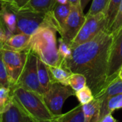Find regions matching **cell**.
I'll return each instance as SVG.
<instances>
[{"label": "cell", "instance_id": "34", "mask_svg": "<svg viewBox=\"0 0 122 122\" xmlns=\"http://www.w3.org/2000/svg\"><path fill=\"white\" fill-rule=\"evenodd\" d=\"M68 1L71 5H74V6L80 5V0H68Z\"/></svg>", "mask_w": 122, "mask_h": 122}, {"label": "cell", "instance_id": "6", "mask_svg": "<svg viewBox=\"0 0 122 122\" xmlns=\"http://www.w3.org/2000/svg\"><path fill=\"white\" fill-rule=\"evenodd\" d=\"M28 51H14L2 48V58L4 62L11 89L14 87L22 73L27 58Z\"/></svg>", "mask_w": 122, "mask_h": 122}, {"label": "cell", "instance_id": "11", "mask_svg": "<svg viewBox=\"0 0 122 122\" xmlns=\"http://www.w3.org/2000/svg\"><path fill=\"white\" fill-rule=\"evenodd\" d=\"M1 117L2 122H35L19 108L12 97Z\"/></svg>", "mask_w": 122, "mask_h": 122}, {"label": "cell", "instance_id": "36", "mask_svg": "<svg viewBox=\"0 0 122 122\" xmlns=\"http://www.w3.org/2000/svg\"><path fill=\"white\" fill-rule=\"evenodd\" d=\"M9 3H10V4H11V5H12V4H14V1H15V0H9Z\"/></svg>", "mask_w": 122, "mask_h": 122}, {"label": "cell", "instance_id": "32", "mask_svg": "<svg viewBox=\"0 0 122 122\" xmlns=\"http://www.w3.org/2000/svg\"><path fill=\"white\" fill-rule=\"evenodd\" d=\"M99 122H117V120L113 117L112 114H107L100 119Z\"/></svg>", "mask_w": 122, "mask_h": 122}, {"label": "cell", "instance_id": "3", "mask_svg": "<svg viewBox=\"0 0 122 122\" xmlns=\"http://www.w3.org/2000/svg\"><path fill=\"white\" fill-rule=\"evenodd\" d=\"M11 92L16 104L34 122H50L54 118L46 107L42 95L19 86L11 88Z\"/></svg>", "mask_w": 122, "mask_h": 122}, {"label": "cell", "instance_id": "21", "mask_svg": "<svg viewBox=\"0 0 122 122\" xmlns=\"http://www.w3.org/2000/svg\"><path fill=\"white\" fill-rule=\"evenodd\" d=\"M53 82H60L67 85V80L71 75V72L62 66H48Z\"/></svg>", "mask_w": 122, "mask_h": 122}, {"label": "cell", "instance_id": "19", "mask_svg": "<svg viewBox=\"0 0 122 122\" xmlns=\"http://www.w3.org/2000/svg\"><path fill=\"white\" fill-rule=\"evenodd\" d=\"M122 108V93L118 94L102 102L101 119L107 114H112L117 109Z\"/></svg>", "mask_w": 122, "mask_h": 122}, {"label": "cell", "instance_id": "23", "mask_svg": "<svg viewBox=\"0 0 122 122\" xmlns=\"http://www.w3.org/2000/svg\"><path fill=\"white\" fill-rule=\"evenodd\" d=\"M75 96L76 97L80 104L82 105L89 103L94 99L93 92L88 86H86L83 89L76 92Z\"/></svg>", "mask_w": 122, "mask_h": 122}, {"label": "cell", "instance_id": "25", "mask_svg": "<svg viewBox=\"0 0 122 122\" xmlns=\"http://www.w3.org/2000/svg\"><path fill=\"white\" fill-rule=\"evenodd\" d=\"M3 20L7 29L11 32H15L16 30V14L4 11L2 14Z\"/></svg>", "mask_w": 122, "mask_h": 122}, {"label": "cell", "instance_id": "39", "mask_svg": "<svg viewBox=\"0 0 122 122\" xmlns=\"http://www.w3.org/2000/svg\"><path fill=\"white\" fill-rule=\"evenodd\" d=\"M0 122H1V114H0Z\"/></svg>", "mask_w": 122, "mask_h": 122}, {"label": "cell", "instance_id": "33", "mask_svg": "<svg viewBox=\"0 0 122 122\" xmlns=\"http://www.w3.org/2000/svg\"><path fill=\"white\" fill-rule=\"evenodd\" d=\"M90 1L91 0H80V6L83 11H84V9H86L87 4L90 2Z\"/></svg>", "mask_w": 122, "mask_h": 122}, {"label": "cell", "instance_id": "12", "mask_svg": "<svg viewBox=\"0 0 122 122\" xmlns=\"http://www.w3.org/2000/svg\"><path fill=\"white\" fill-rule=\"evenodd\" d=\"M71 4L69 3L66 4H58L54 8L49 11L51 19L53 23L54 28L61 34L64 27L65 26L67 17L70 13Z\"/></svg>", "mask_w": 122, "mask_h": 122}, {"label": "cell", "instance_id": "15", "mask_svg": "<svg viewBox=\"0 0 122 122\" xmlns=\"http://www.w3.org/2000/svg\"><path fill=\"white\" fill-rule=\"evenodd\" d=\"M55 2V0H29L24 6L17 10H28L46 14L52 9Z\"/></svg>", "mask_w": 122, "mask_h": 122}, {"label": "cell", "instance_id": "8", "mask_svg": "<svg viewBox=\"0 0 122 122\" xmlns=\"http://www.w3.org/2000/svg\"><path fill=\"white\" fill-rule=\"evenodd\" d=\"M16 31L31 36L41 26H49L46 14L28 10H16Z\"/></svg>", "mask_w": 122, "mask_h": 122}, {"label": "cell", "instance_id": "14", "mask_svg": "<svg viewBox=\"0 0 122 122\" xmlns=\"http://www.w3.org/2000/svg\"><path fill=\"white\" fill-rule=\"evenodd\" d=\"M30 36H31L24 34L23 33L14 34L6 40L3 48L18 51L27 49Z\"/></svg>", "mask_w": 122, "mask_h": 122}, {"label": "cell", "instance_id": "2", "mask_svg": "<svg viewBox=\"0 0 122 122\" xmlns=\"http://www.w3.org/2000/svg\"><path fill=\"white\" fill-rule=\"evenodd\" d=\"M56 31L51 26L40 27L30 36L27 48L49 66H61L63 62L56 45Z\"/></svg>", "mask_w": 122, "mask_h": 122}, {"label": "cell", "instance_id": "26", "mask_svg": "<svg viewBox=\"0 0 122 122\" xmlns=\"http://www.w3.org/2000/svg\"><path fill=\"white\" fill-rule=\"evenodd\" d=\"M0 86L11 89L6 69L2 58V48L0 49Z\"/></svg>", "mask_w": 122, "mask_h": 122}, {"label": "cell", "instance_id": "9", "mask_svg": "<svg viewBox=\"0 0 122 122\" xmlns=\"http://www.w3.org/2000/svg\"><path fill=\"white\" fill-rule=\"evenodd\" d=\"M105 87L119 76L122 68V26L112 33Z\"/></svg>", "mask_w": 122, "mask_h": 122}, {"label": "cell", "instance_id": "17", "mask_svg": "<svg viewBox=\"0 0 122 122\" xmlns=\"http://www.w3.org/2000/svg\"><path fill=\"white\" fill-rule=\"evenodd\" d=\"M37 74L40 86L44 92H46L53 83L48 66L37 56Z\"/></svg>", "mask_w": 122, "mask_h": 122}, {"label": "cell", "instance_id": "16", "mask_svg": "<svg viewBox=\"0 0 122 122\" xmlns=\"http://www.w3.org/2000/svg\"><path fill=\"white\" fill-rule=\"evenodd\" d=\"M122 93V79L119 76L109 83L102 92L94 96V98L99 99L102 102L107 99Z\"/></svg>", "mask_w": 122, "mask_h": 122}, {"label": "cell", "instance_id": "18", "mask_svg": "<svg viewBox=\"0 0 122 122\" xmlns=\"http://www.w3.org/2000/svg\"><path fill=\"white\" fill-rule=\"evenodd\" d=\"M50 122H84L82 104H79L71 111L54 117Z\"/></svg>", "mask_w": 122, "mask_h": 122}, {"label": "cell", "instance_id": "41", "mask_svg": "<svg viewBox=\"0 0 122 122\" xmlns=\"http://www.w3.org/2000/svg\"><path fill=\"white\" fill-rule=\"evenodd\" d=\"M0 16H1V14H0Z\"/></svg>", "mask_w": 122, "mask_h": 122}, {"label": "cell", "instance_id": "10", "mask_svg": "<svg viewBox=\"0 0 122 122\" xmlns=\"http://www.w3.org/2000/svg\"><path fill=\"white\" fill-rule=\"evenodd\" d=\"M86 19L81 6L71 5L70 13L67 17L65 26L61 33V38L68 44H71Z\"/></svg>", "mask_w": 122, "mask_h": 122}, {"label": "cell", "instance_id": "5", "mask_svg": "<svg viewBox=\"0 0 122 122\" xmlns=\"http://www.w3.org/2000/svg\"><path fill=\"white\" fill-rule=\"evenodd\" d=\"M15 86L22 87L26 90L43 95L44 92L40 86L37 74V55L28 49L27 58L24 68Z\"/></svg>", "mask_w": 122, "mask_h": 122}, {"label": "cell", "instance_id": "40", "mask_svg": "<svg viewBox=\"0 0 122 122\" xmlns=\"http://www.w3.org/2000/svg\"></svg>", "mask_w": 122, "mask_h": 122}, {"label": "cell", "instance_id": "29", "mask_svg": "<svg viewBox=\"0 0 122 122\" xmlns=\"http://www.w3.org/2000/svg\"><path fill=\"white\" fill-rule=\"evenodd\" d=\"M122 26V1L121 2V4L119 6V11L118 13L117 14V16L113 22V24H112L110 29H109V32L110 33H113L115 31H117V29H119L120 27Z\"/></svg>", "mask_w": 122, "mask_h": 122}, {"label": "cell", "instance_id": "13", "mask_svg": "<svg viewBox=\"0 0 122 122\" xmlns=\"http://www.w3.org/2000/svg\"><path fill=\"white\" fill-rule=\"evenodd\" d=\"M82 106L84 122H99L102 107V101L100 99L94 98L89 103Z\"/></svg>", "mask_w": 122, "mask_h": 122}, {"label": "cell", "instance_id": "24", "mask_svg": "<svg viewBox=\"0 0 122 122\" xmlns=\"http://www.w3.org/2000/svg\"><path fill=\"white\" fill-rule=\"evenodd\" d=\"M109 0H92L88 15H94L100 12H104Z\"/></svg>", "mask_w": 122, "mask_h": 122}, {"label": "cell", "instance_id": "27", "mask_svg": "<svg viewBox=\"0 0 122 122\" xmlns=\"http://www.w3.org/2000/svg\"><path fill=\"white\" fill-rule=\"evenodd\" d=\"M11 97V89L0 86V114L3 113L6 107L10 102Z\"/></svg>", "mask_w": 122, "mask_h": 122}, {"label": "cell", "instance_id": "4", "mask_svg": "<svg viewBox=\"0 0 122 122\" xmlns=\"http://www.w3.org/2000/svg\"><path fill=\"white\" fill-rule=\"evenodd\" d=\"M75 91L69 85L54 81L48 91L42 95L43 100L54 117L61 115L65 101L75 96Z\"/></svg>", "mask_w": 122, "mask_h": 122}, {"label": "cell", "instance_id": "7", "mask_svg": "<svg viewBox=\"0 0 122 122\" xmlns=\"http://www.w3.org/2000/svg\"><path fill=\"white\" fill-rule=\"evenodd\" d=\"M85 16L86 19L82 27L70 44L71 49L90 41L101 30L106 29L104 12H100L94 15L86 14Z\"/></svg>", "mask_w": 122, "mask_h": 122}, {"label": "cell", "instance_id": "22", "mask_svg": "<svg viewBox=\"0 0 122 122\" xmlns=\"http://www.w3.org/2000/svg\"><path fill=\"white\" fill-rule=\"evenodd\" d=\"M67 85L76 92L86 86V79L83 74L72 73L67 80Z\"/></svg>", "mask_w": 122, "mask_h": 122}, {"label": "cell", "instance_id": "38", "mask_svg": "<svg viewBox=\"0 0 122 122\" xmlns=\"http://www.w3.org/2000/svg\"><path fill=\"white\" fill-rule=\"evenodd\" d=\"M2 1H9V0H2Z\"/></svg>", "mask_w": 122, "mask_h": 122}, {"label": "cell", "instance_id": "37", "mask_svg": "<svg viewBox=\"0 0 122 122\" xmlns=\"http://www.w3.org/2000/svg\"><path fill=\"white\" fill-rule=\"evenodd\" d=\"M119 76L122 79V69H121V71H120V73H119Z\"/></svg>", "mask_w": 122, "mask_h": 122}, {"label": "cell", "instance_id": "20", "mask_svg": "<svg viewBox=\"0 0 122 122\" xmlns=\"http://www.w3.org/2000/svg\"><path fill=\"white\" fill-rule=\"evenodd\" d=\"M122 1V0H109L107 9L104 12L105 16V27L108 31H109V29L117 16Z\"/></svg>", "mask_w": 122, "mask_h": 122}, {"label": "cell", "instance_id": "31", "mask_svg": "<svg viewBox=\"0 0 122 122\" xmlns=\"http://www.w3.org/2000/svg\"><path fill=\"white\" fill-rule=\"evenodd\" d=\"M29 1V0H15L14 4L11 6L15 8V10H17L19 8H21L23 6H24Z\"/></svg>", "mask_w": 122, "mask_h": 122}, {"label": "cell", "instance_id": "28", "mask_svg": "<svg viewBox=\"0 0 122 122\" xmlns=\"http://www.w3.org/2000/svg\"><path fill=\"white\" fill-rule=\"evenodd\" d=\"M59 54L61 58L64 60L68 59L71 57L72 54V49L69 44H68L62 38L59 40V47H58Z\"/></svg>", "mask_w": 122, "mask_h": 122}, {"label": "cell", "instance_id": "1", "mask_svg": "<svg viewBox=\"0 0 122 122\" xmlns=\"http://www.w3.org/2000/svg\"><path fill=\"white\" fill-rule=\"evenodd\" d=\"M112 39V33L101 30L90 41L72 49L71 57L61 66L71 73L83 74L94 96L105 88Z\"/></svg>", "mask_w": 122, "mask_h": 122}, {"label": "cell", "instance_id": "30", "mask_svg": "<svg viewBox=\"0 0 122 122\" xmlns=\"http://www.w3.org/2000/svg\"><path fill=\"white\" fill-rule=\"evenodd\" d=\"M0 17H1V16H0ZM6 30H7V27L4 26L1 24V21H0V44L5 43L7 40Z\"/></svg>", "mask_w": 122, "mask_h": 122}, {"label": "cell", "instance_id": "35", "mask_svg": "<svg viewBox=\"0 0 122 122\" xmlns=\"http://www.w3.org/2000/svg\"><path fill=\"white\" fill-rule=\"evenodd\" d=\"M55 1L59 4H66L69 3L68 0H55Z\"/></svg>", "mask_w": 122, "mask_h": 122}]
</instances>
